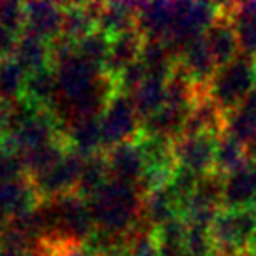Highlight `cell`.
Segmentation results:
<instances>
[{
	"label": "cell",
	"instance_id": "1",
	"mask_svg": "<svg viewBox=\"0 0 256 256\" xmlns=\"http://www.w3.org/2000/svg\"><path fill=\"white\" fill-rule=\"evenodd\" d=\"M86 202L96 230L130 235L134 234L132 228L142 214L144 196L137 186L110 179L90 195Z\"/></svg>",
	"mask_w": 256,
	"mask_h": 256
},
{
	"label": "cell",
	"instance_id": "2",
	"mask_svg": "<svg viewBox=\"0 0 256 256\" xmlns=\"http://www.w3.org/2000/svg\"><path fill=\"white\" fill-rule=\"evenodd\" d=\"M254 88L256 70L252 58L240 54L232 64L218 68L212 81L207 86V95L226 116L240 106Z\"/></svg>",
	"mask_w": 256,
	"mask_h": 256
},
{
	"label": "cell",
	"instance_id": "3",
	"mask_svg": "<svg viewBox=\"0 0 256 256\" xmlns=\"http://www.w3.org/2000/svg\"><path fill=\"white\" fill-rule=\"evenodd\" d=\"M98 121L102 132V146L107 150L136 140L134 137L137 136L142 123L130 93L120 90H116V93L109 98L106 109L98 116Z\"/></svg>",
	"mask_w": 256,
	"mask_h": 256
},
{
	"label": "cell",
	"instance_id": "4",
	"mask_svg": "<svg viewBox=\"0 0 256 256\" xmlns=\"http://www.w3.org/2000/svg\"><path fill=\"white\" fill-rule=\"evenodd\" d=\"M220 136L214 134H184L176 140L178 167L195 176L212 174L216 168V150Z\"/></svg>",
	"mask_w": 256,
	"mask_h": 256
},
{
	"label": "cell",
	"instance_id": "5",
	"mask_svg": "<svg viewBox=\"0 0 256 256\" xmlns=\"http://www.w3.org/2000/svg\"><path fill=\"white\" fill-rule=\"evenodd\" d=\"M84 160V154L68 150L67 154L53 168H50L46 174L32 179L39 195L54 200L60 196L70 195V193H74V190H79Z\"/></svg>",
	"mask_w": 256,
	"mask_h": 256
},
{
	"label": "cell",
	"instance_id": "6",
	"mask_svg": "<svg viewBox=\"0 0 256 256\" xmlns=\"http://www.w3.org/2000/svg\"><path fill=\"white\" fill-rule=\"evenodd\" d=\"M40 195L34 184L32 178L14 179L0 182V214L6 220H20L36 212Z\"/></svg>",
	"mask_w": 256,
	"mask_h": 256
},
{
	"label": "cell",
	"instance_id": "7",
	"mask_svg": "<svg viewBox=\"0 0 256 256\" xmlns=\"http://www.w3.org/2000/svg\"><path fill=\"white\" fill-rule=\"evenodd\" d=\"M106 160L109 165L110 179L139 186L146 172V158L140 150L139 140H130L107 150Z\"/></svg>",
	"mask_w": 256,
	"mask_h": 256
},
{
	"label": "cell",
	"instance_id": "8",
	"mask_svg": "<svg viewBox=\"0 0 256 256\" xmlns=\"http://www.w3.org/2000/svg\"><path fill=\"white\" fill-rule=\"evenodd\" d=\"M65 20V6L34 2L25 4V30L48 42H54L62 37Z\"/></svg>",
	"mask_w": 256,
	"mask_h": 256
},
{
	"label": "cell",
	"instance_id": "9",
	"mask_svg": "<svg viewBox=\"0 0 256 256\" xmlns=\"http://www.w3.org/2000/svg\"><path fill=\"white\" fill-rule=\"evenodd\" d=\"M204 40H206V46L209 50L210 56H212L214 64L218 65V68L232 64L235 58L240 56V46H238L237 34H235L230 16L224 11V6L221 16L204 34Z\"/></svg>",
	"mask_w": 256,
	"mask_h": 256
},
{
	"label": "cell",
	"instance_id": "10",
	"mask_svg": "<svg viewBox=\"0 0 256 256\" xmlns=\"http://www.w3.org/2000/svg\"><path fill=\"white\" fill-rule=\"evenodd\" d=\"M223 207L256 209V162L249 160L223 182Z\"/></svg>",
	"mask_w": 256,
	"mask_h": 256
},
{
	"label": "cell",
	"instance_id": "11",
	"mask_svg": "<svg viewBox=\"0 0 256 256\" xmlns=\"http://www.w3.org/2000/svg\"><path fill=\"white\" fill-rule=\"evenodd\" d=\"M144 44H146V39H144V36L137 28L120 34L116 37H110L106 74L110 76L112 79H116L118 74L123 68H126L130 64L139 60L140 54H142Z\"/></svg>",
	"mask_w": 256,
	"mask_h": 256
},
{
	"label": "cell",
	"instance_id": "12",
	"mask_svg": "<svg viewBox=\"0 0 256 256\" xmlns=\"http://www.w3.org/2000/svg\"><path fill=\"white\" fill-rule=\"evenodd\" d=\"M11 58L26 74H34L50 67V64L53 62V48L48 40L23 32Z\"/></svg>",
	"mask_w": 256,
	"mask_h": 256
},
{
	"label": "cell",
	"instance_id": "13",
	"mask_svg": "<svg viewBox=\"0 0 256 256\" xmlns=\"http://www.w3.org/2000/svg\"><path fill=\"white\" fill-rule=\"evenodd\" d=\"M235 34H237L240 54L254 56L256 54V2H242V4L224 6Z\"/></svg>",
	"mask_w": 256,
	"mask_h": 256
},
{
	"label": "cell",
	"instance_id": "14",
	"mask_svg": "<svg viewBox=\"0 0 256 256\" xmlns=\"http://www.w3.org/2000/svg\"><path fill=\"white\" fill-rule=\"evenodd\" d=\"M224 134L246 146L256 137V88L240 106L224 116Z\"/></svg>",
	"mask_w": 256,
	"mask_h": 256
},
{
	"label": "cell",
	"instance_id": "15",
	"mask_svg": "<svg viewBox=\"0 0 256 256\" xmlns=\"http://www.w3.org/2000/svg\"><path fill=\"white\" fill-rule=\"evenodd\" d=\"M137 11L139 6L132 4H106L100 8L96 30L107 37H116L120 34L137 28Z\"/></svg>",
	"mask_w": 256,
	"mask_h": 256
},
{
	"label": "cell",
	"instance_id": "16",
	"mask_svg": "<svg viewBox=\"0 0 256 256\" xmlns=\"http://www.w3.org/2000/svg\"><path fill=\"white\" fill-rule=\"evenodd\" d=\"M249 160L251 158H249L248 146L246 144L238 142L237 139H234L228 134L220 136L218 150H216V168H214V172L226 178V176L234 174L238 168L244 167Z\"/></svg>",
	"mask_w": 256,
	"mask_h": 256
},
{
	"label": "cell",
	"instance_id": "17",
	"mask_svg": "<svg viewBox=\"0 0 256 256\" xmlns=\"http://www.w3.org/2000/svg\"><path fill=\"white\" fill-rule=\"evenodd\" d=\"M165 84L167 79L156 78V76H150L140 86H137L130 96L134 100L137 112H139L140 120H146L153 112H156L162 106L165 104Z\"/></svg>",
	"mask_w": 256,
	"mask_h": 256
},
{
	"label": "cell",
	"instance_id": "18",
	"mask_svg": "<svg viewBox=\"0 0 256 256\" xmlns=\"http://www.w3.org/2000/svg\"><path fill=\"white\" fill-rule=\"evenodd\" d=\"M26 74L12 58L0 62V98L12 102L25 93Z\"/></svg>",
	"mask_w": 256,
	"mask_h": 256
},
{
	"label": "cell",
	"instance_id": "19",
	"mask_svg": "<svg viewBox=\"0 0 256 256\" xmlns=\"http://www.w3.org/2000/svg\"><path fill=\"white\" fill-rule=\"evenodd\" d=\"M25 164L20 153L0 144V182L14 181L25 176Z\"/></svg>",
	"mask_w": 256,
	"mask_h": 256
},
{
	"label": "cell",
	"instance_id": "20",
	"mask_svg": "<svg viewBox=\"0 0 256 256\" xmlns=\"http://www.w3.org/2000/svg\"><path fill=\"white\" fill-rule=\"evenodd\" d=\"M126 256H162L158 240L154 237V230L151 234L146 232H134L128 242Z\"/></svg>",
	"mask_w": 256,
	"mask_h": 256
},
{
	"label": "cell",
	"instance_id": "21",
	"mask_svg": "<svg viewBox=\"0 0 256 256\" xmlns=\"http://www.w3.org/2000/svg\"><path fill=\"white\" fill-rule=\"evenodd\" d=\"M0 25L8 26L18 34L25 30V6L14 2H2L0 4Z\"/></svg>",
	"mask_w": 256,
	"mask_h": 256
},
{
	"label": "cell",
	"instance_id": "22",
	"mask_svg": "<svg viewBox=\"0 0 256 256\" xmlns=\"http://www.w3.org/2000/svg\"><path fill=\"white\" fill-rule=\"evenodd\" d=\"M20 37H22V34L0 25V60H8L12 56Z\"/></svg>",
	"mask_w": 256,
	"mask_h": 256
},
{
	"label": "cell",
	"instance_id": "23",
	"mask_svg": "<svg viewBox=\"0 0 256 256\" xmlns=\"http://www.w3.org/2000/svg\"><path fill=\"white\" fill-rule=\"evenodd\" d=\"M62 256H96V254L90 248H81V246L78 244V246L68 248Z\"/></svg>",
	"mask_w": 256,
	"mask_h": 256
},
{
	"label": "cell",
	"instance_id": "24",
	"mask_svg": "<svg viewBox=\"0 0 256 256\" xmlns=\"http://www.w3.org/2000/svg\"><path fill=\"white\" fill-rule=\"evenodd\" d=\"M248 153H249V158H251L252 162H256V137L251 140V144L248 146Z\"/></svg>",
	"mask_w": 256,
	"mask_h": 256
},
{
	"label": "cell",
	"instance_id": "25",
	"mask_svg": "<svg viewBox=\"0 0 256 256\" xmlns=\"http://www.w3.org/2000/svg\"><path fill=\"white\" fill-rule=\"evenodd\" d=\"M252 64H254V70H256V54L252 56Z\"/></svg>",
	"mask_w": 256,
	"mask_h": 256
}]
</instances>
